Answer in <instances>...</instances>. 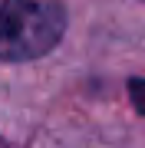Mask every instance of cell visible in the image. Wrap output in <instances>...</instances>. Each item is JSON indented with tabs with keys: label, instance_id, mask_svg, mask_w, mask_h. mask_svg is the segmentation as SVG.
I'll list each match as a JSON object with an SVG mask.
<instances>
[{
	"label": "cell",
	"instance_id": "obj_1",
	"mask_svg": "<svg viewBox=\"0 0 145 148\" xmlns=\"http://www.w3.org/2000/svg\"><path fill=\"white\" fill-rule=\"evenodd\" d=\"M66 13L59 0H0V59L30 63L63 40Z\"/></svg>",
	"mask_w": 145,
	"mask_h": 148
},
{
	"label": "cell",
	"instance_id": "obj_2",
	"mask_svg": "<svg viewBox=\"0 0 145 148\" xmlns=\"http://www.w3.org/2000/svg\"><path fill=\"white\" fill-rule=\"evenodd\" d=\"M129 89H132V102H135V109L145 115V79H132Z\"/></svg>",
	"mask_w": 145,
	"mask_h": 148
}]
</instances>
